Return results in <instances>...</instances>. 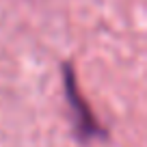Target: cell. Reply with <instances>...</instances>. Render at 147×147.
Listing matches in <instances>:
<instances>
[{
  "mask_svg": "<svg viewBox=\"0 0 147 147\" xmlns=\"http://www.w3.org/2000/svg\"><path fill=\"white\" fill-rule=\"evenodd\" d=\"M63 74V93L69 108V121H71V134L80 145H89L95 141H108V130L100 123L95 113L91 110L89 102L84 100L82 91L78 87V76L69 61L61 65Z\"/></svg>",
  "mask_w": 147,
  "mask_h": 147,
  "instance_id": "1",
  "label": "cell"
}]
</instances>
